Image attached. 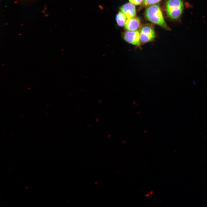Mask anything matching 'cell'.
<instances>
[{
  "label": "cell",
  "mask_w": 207,
  "mask_h": 207,
  "mask_svg": "<svg viewBox=\"0 0 207 207\" xmlns=\"http://www.w3.org/2000/svg\"><path fill=\"white\" fill-rule=\"evenodd\" d=\"M145 15L150 21L157 24L164 29L170 30V28L166 24L159 6L153 4L148 7L146 9Z\"/></svg>",
  "instance_id": "obj_1"
},
{
  "label": "cell",
  "mask_w": 207,
  "mask_h": 207,
  "mask_svg": "<svg viewBox=\"0 0 207 207\" xmlns=\"http://www.w3.org/2000/svg\"><path fill=\"white\" fill-rule=\"evenodd\" d=\"M166 11L168 17L177 19L181 16L184 9L182 0H168L166 3Z\"/></svg>",
  "instance_id": "obj_2"
},
{
  "label": "cell",
  "mask_w": 207,
  "mask_h": 207,
  "mask_svg": "<svg viewBox=\"0 0 207 207\" xmlns=\"http://www.w3.org/2000/svg\"><path fill=\"white\" fill-rule=\"evenodd\" d=\"M141 42L145 43L152 41L155 37L154 28L150 25H145L141 28L140 32Z\"/></svg>",
  "instance_id": "obj_3"
},
{
  "label": "cell",
  "mask_w": 207,
  "mask_h": 207,
  "mask_svg": "<svg viewBox=\"0 0 207 207\" xmlns=\"http://www.w3.org/2000/svg\"><path fill=\"white\" fill-rule=\"evenodd\" d=\"M123 37L124 40L129 44L137 46L140 45V32L138 30H127L124 32Z\"/></svg>",
  "instance_id": "obj_4"
},
{
  "label": "cell",
  "mask_w": 207,
  "mask_h": 207,
  "mask_svg": "<svg viewBox=\"0 0 207 207\" xmlns=\"http://www.w3.org/2000/svg\"><path fill=\"white\" fill-rule=\"evenodd\" d=\"M120 10L127 19L135 16V6L134 4L131 3H128L123 5L120 7Z\"/></svg>",
  "instance_id": "obj_5"
},
{
  "label": "cell",
  "mask_w": 207,
  "mask_h": 207,
  "mask_svg": "<svg viewBox=\"0 0 207 207\" xmlns=\"http://www.w3.org/2000/svg\"><path fill=\"white\" fill-rule=\"evenodd\" d=\"M140 21L138 17H134L128 18L124 25L125 28L128 30H137L140 27Z\"/></svg>",
  "instance_id": "obj_6"
},
{
  "label": "cell",
  "mask_w": 207,
  "mask_h": 207,
  "mask_svg": "<svg viewBox=\"0 0 207 207\" xmlns=\"http://www.w3.org/2000/svg\"><path fill=\"white\" fill-rule=\"evenodd\" d=\"M126 18L121 12H119L116 17V20L117 25L120 26H124L127 20Z\"/></svg>",
  "instance_id": "obj_7"
},
{
  "label": "cell",
  "mask_w": 207,
  "mask_h": 207,
  "mask_svg": "<svg viewBox=\"0 0 207 207\" xmlns=\"http://www.w3.org/2000/svg\"><path fill=\"white\" fill-rule=\"evenodd\" d=\"M161 0H144L143 3L145 6H148L157 3Z\"/></svg>",
  "instance_id": "obj_8"
},
{
  "label": "cell",
  "mask_w": 207,
  "mask_h": 207,
  "mask_svg": "<svg viewBox=\"0 0 207 207\" xmlns=\"http://www.w3.org/2000/svg\"><path fill=\"white\" fill-rule=\"evenodd\" d=\"M144 0H129V2L136 5H138L141 4Z\"/></svg>",
  "instance_id": "obj_9"
}]
</instances>
